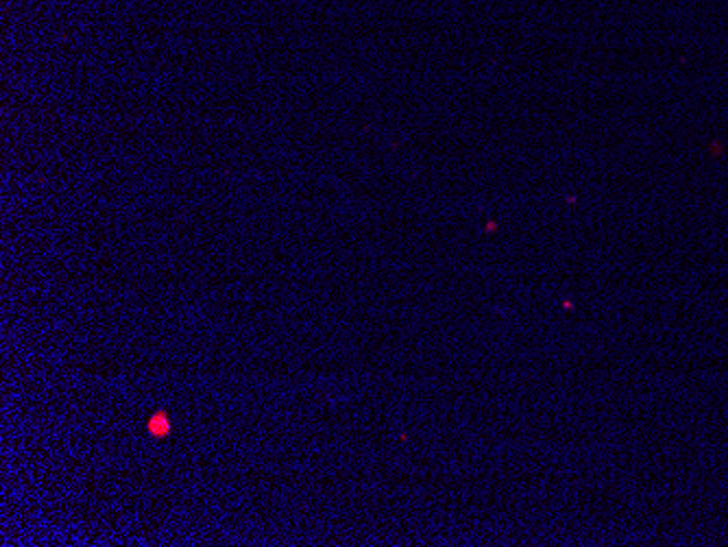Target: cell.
<instances>
[{
    "instance_id": "1",
    "label": "cell",
    "mask_w": 728,
    "mask_h": 547,
    "mask_svg": "<svg viewBox=\"0 0 728 547\" xmlns=\"http://www.w3.org/2000/svg\"><path fill=\"white\" fill-rule=\"evenodd\" d=\"M170 417L166 413H155L149 421H147V430L149 434H153L155 438H164L170 432Z\"/></svg>"
}]
</instances>
